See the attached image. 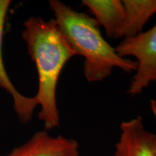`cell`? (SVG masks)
Segmentation results:
<instances>
[{"mask_svg": "<svg viewBox=\"0 0 156 156\" xmlns=\"http://www.w3.org/2000/svg\"><path fill=\"white\" fill-rule=\"evenodd\" d=\"M23 38L38 73V92L33 98L36 106L41 107L38 118L46 131L53 129L60 125L56 103L58 80L64 67L76 54L54 19L29 18L24 23Z\"/></svg>", "mask_w": 156, "mask_h": 156, "instance_id": "1", "label": "cell"}, {"mask_svg": "<svg viewBox=\"0 0 156 156\" xmlns=\"http://www.w3.org/2000/svg\"><path fill=\"white\" fill-rule=\"evenodd\" d=\"M49 5L58 28L76 56L84 58L83 73L87 81L104 80L116 68L126 73L136 71V62L117 53L103 36L100 25L93 17L58 0H51Z\"/></svg>", "mask_w": 156, "mask_h": 156, "instance_id": "2", "label": "cell"}, {"mask_svg": "<svg viewBox=\"0 0 156 156\" xmlns=\"http://www.w3.org/2000/svg\"><path fill=\"white\" fill-rule=\"evenodd\" d=\"M122 57L135 58L136 69L128 93L136 96L156 80V24L135 36L123 38L116 48Z\"/></svg>", "mask_w": 156, "mask_h": 156, "instance_id": "3", "label": "cell"}, {"mask_svg": "<svg viewBox=\"0 0 156 156\" xmlns=\"http://www.w3.org/2000/svg\"><path fill=\"white\" fill-rule=\"evenodd\" d=\"M114 156H156L155 135L146 129L140 116L121 123Z\"/></svg>", "mask_w": 156, "mask_h": 156, "instance_id": "4", "label": "cell"}, {"mask_svg": "<svg viewBox=\"0 0 156 156\" xmlns=\"http://www.w3.org/2000/svg\"><path fill=\"white\" fill-rule=\"evenodd\" d=\"M5 156H80V145L75 140L51 136L45 130Z\"/></svg>", "mask_w": 156, "mask_h": 156, "instance_id": "5", "label": "cell"}, {"mask_svg": "<svg viewBox=\"0 0 156 156\" xmlns=\"http://www.w3.org/2000/svg\"><path fill=\"white\" fill-rule=\"evenodd\" d=\"M11 2L9 0H0V87L5 90L12 95L14 101V108L20 120L26 123L32 118L36 105L33 97H26L19 93L15 88L7 71H6L2 57V39L4 28Z\"/></svg>", "mask_w": 156, "mask_h": 156, "instance_id": "6", "label": "cell"}, {"mask_svg": "<svg viewBox=\"0 0 156 156\" xmlns=\"http://www.w3.org/2000/svg\"><path fill=\"white\" fill-rule=\"evenodd\" d=\"M82 5L89 9L107 36L119 38L124 20V6L122 0H83Z\"/></svg>", "mask_w": 156, "mask_h": 156, "instance_id": "7", "label": "cell"}, {"mask_svg": "<svg viewBox=\"0 0 156 156\" xmlns=\"http://www.w3.org/2000/svg\"><path fill=\"white\" fill-rule=\"evenodd\" d=\"M124 20L119 38L135 36L156 14V0H123Z\"/></svg>", "mask_w": 156, "mask_h": 156, "instance_id": "8", "label": "cell"}, {"mask_svg": "<svg viewBox=\"0 0 156 156\" xmlns=\"http://www.w3.org/2000/svg\"><path fill=\"white\" fill-rule=\"evenodd\" d=\"M150 108H151L152 114H153V116L156 126V100H155V99H151V101H150ZM155 135L156 140V134H155Z\"/></svg>", "mask_w": 156, "mask_h": 156, "instance_id": "9", "label": "cell"}, {"mask_svg": "<svg viewBox=\"0 0 156 156\" xmlns=\"http://www.w3.org/2000/svg\"><path fill=\"white\" fill-rule=\"evenodd\" d=\"M155 84H156V80H155Z\"/></svg>", "mask_w": 156, "mask_h": 156, "instance_id": "10", "label": "cell"}]
</instances>
